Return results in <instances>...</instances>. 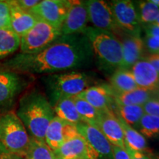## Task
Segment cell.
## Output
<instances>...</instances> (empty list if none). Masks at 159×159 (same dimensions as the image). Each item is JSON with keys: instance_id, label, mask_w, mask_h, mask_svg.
Listing matches in <instances>:
<instances>
[{"instance_id": "1f68e13d", "label": "cell", "mask_w": 159, "mask_h": 159, "mask_svg": "<svg viewBox=\"0 0 159 159\" xmlns=\"http://www.w3.org/2000/svg\"><path fill=\"white\" fill-rule=\"evenodd\" d=\"M143 108L146 114L159 117V96L150 99L143 105Z\"/></svg>"}, {"instance_id": "e575fe53", "label": "cell", "mask_w": 159, "mask_h": 159, "mask_svg": "<svg viewBox=\"0 0 159 159\" xmlns=\"http://www.w3.org/2000/svg\"><path fill=\"white\" fill-rule=\"evenodd\" d=\"M142 59L146 60L148 61L155 69L159 73V53H155V54H149L147 56L143 57Z\"/></svg>"}, {"instance_id": "ab89813d", "label": "cell", "mask_w": 159, "mask_h": 159, "mask_svg": "<svg viewBox=\"0 0 159 159\" xmlns=\"http://www.w3.org/2000/svg\"><path fill=\"white\" fill-rule=\"evenodd\" d=\"M151 25H155V26H157V27H159V16L158 17V19H157L156 21H154L153 23L151 24Z\"/></svg>"}, {"instance_id": "8d00e7d4", "label": "cell", "mask_w": 159, "mask_h": 159, "mask_svg": "<svg viewBox=\"0 0 159 159\" xmlns=\"http://www.w3.org/2000/svg\"><path fill=\"white\" fill-rule=\"evenodd\" d=\"M144 30L147 35L159 37V27L152 25H144Z\"/></svg>"}, {"instance_id": "d590c367", "label": "cell", "mask_w": 159, "mask_h": 159, "mask_svg": "<svg viewBox=\"0 0 159 159\" xmlns=\"http://www.w3.org/2000/svg\"><path fill=\"white\" fill-rule=\"evenodd\" d=\"M127 152L130 156V159H152L150 154L145 153V152H139V151H135L130 149L125 148Z\"/></svg>"}, {"instance_id": "e0dca14e", "label": "cell", "mask_w": 159, "mask_h": 159, "mask_svg": "<svg viewBox=\"0 0 159 159\" xmlns=\"http://www.w3.org/2000/svg\"><path fill=\"white\" fill-rule=\"evenodd\" d=\"M95 128L99 129L111 144L125 148L122 128L114 111L101 113Z\"/></svg>"}, {"instance_id": "4316f807", "label": "cell", "mask_w": 159, "mask_h": 159, "mask_svg": "<svg viewBox=\"0 0 159 159\" xmlns=\"http://www.w3.org/2000/svg\"><path fill=\"white\" fill-rule=\"evenodd\" d=\"M25 159H57L52 150L45 142L39 141L30 137V141Z\"/></svg>"}, {"instance_id": "d6986e66", "label": "cell", "mask_w": 159, "mask_h": 159, "mask_svg": "<svg viewBox=\"0 0 159 159\" xmlns=\"http://www.w3.org/2000/svg\"><path fill=\"white\" fill-rule=\"evenodd\" d=\"M11 16V29L21 38L28 33L36 24L38 19L28 11H25L16 4L14 0L7 1Z\"/></svg>"}, {"instance_id": "8992f818", "label": "cell", "mask_w": 159, "mask_h": 159, "mask_svg": "<svg viewBox=\"0 0 159 159\" xmlns=\"http://www.w3.org/2000/svg\"><path fill=\"white\" fill-rule=\"evenodd\" d=\"M61 35V29L38 19L34 27L21 37L20 53L32 54L42 50Z\"/></svg>"}, {"instance_id": "3957f363", "label": "cell", "mask_w": 159, "mask_h": 159, "mask_svg": "<svg viewBox=\"0 0 159 159\" xmlns=\"http://www.w3.org/2000/svg\"><path fill=\"white\" fill-rule=\"evenodd\" d=\"M83 34L91 43L99 69L114 72L122 67V42L114 33L94 27H87Z\"/></svg>"}, {"instance_id": "9a60e30c", "label": "cell", "mask_w": 159, "mask_h": 159, "mask_svg": "<svg viewBox=\"0 0 159 159\" xmlns=\"http://www.w3.org/2000/svg\"><path fill=\"white\" fill-rule=\"evenodd\" d=\"M99 112L113 111L114 91L110 85H94L85 89L78 95Z\"/></svg>"}, {"instance_id": "44dd1931", "label": "cell", "mask_w": 159, "mask_h": 159, "mask_svg": "<svg viewBox=\"0 0 159 159\" xmlns=\"http://www.w3.org/2000/svg\"><path fill=\"white\" fill-rule=\"evenodd\" d=\"M156 95L157 94L154 91L137 88L133 91L121 94L114 92V102L115 104L118 105L143 106L145 103L150 99L154 98Z\"/></svg>"}, {"instance_id": "4fadbf2b", "label": "cell", "mask_w": 159, "mask_h": 159, "mask_svg": "<svg viewBox=\"0 0 159 159\" xmlns=\"http://www.w3.org/2000/svg\"><path fill=\"white\" fill-rule=\"evenodd\" d=\"M78 134L76 125L65 122L55 116L46 131L45 142L55 152L65 142Z\"/></svg>"}, {"instance_id": "836d02e7", "label": "cell", "mask_w": 159, "mask_h": 159, "mask_svg": "<svg viewBox=\"0 0 159 159\" xmlns=\"http://www.w3.org/2000/svg\"><path fill=\"white\" fill-rule=\"evenodd\" d=\"M112 151L114 159H130L125 148L112 145Z\"/></svg>"}, {"instance_id": "7c38bea8", "label": "cell", "mask_w": 159, "mask_h": 159, "mask_svg": "<svg viewBox=\"0 0 159 159\" xmlns=\"http://www.w3.org/2000/svg\"><path fill=\"white\" fill-rule=\"evenodd\" d=\"M54 153L57 159H99L97 152L80 134L65 142Z\"/></svg>"}, {"instance_id": "74e56055", "label": "cell", "mask_w": 159, "mask_h": 159, "mask_svg": "<svg viewBox=\"0 0 159 159\" xmlns=\"http://www.w3.org/2000/svg\"><path fill=\"white\" fill-rule=\"evenodd\" d=\"M0 159H25V158H24V157L16 156V155L10 154V153H7V152H6V153L3 154L2 156L0 157Z\"/></svg>"}, {"instance_id": "4dcf8cb0", "label": "cell", "mask_w": 159, "mask_h": 159, "mask_svg": "<svg viewBox=\"0 0 159 159\" xmlns=\"http://www.w3.org/2000/svg\"><path fill=\"white\" fill-rule=\"evenodd\" d=\"M144 49H146L150 54L159 53V37L145 35L143 39Z\"/></svg>"}, {"instance_id": "d4e9b609", "label": "cell", "mask_w": 159, "mask_h": 159, "mask_svg": "<svg viewBox=\"0 0 159 159\" xmlns=\"http://www.w3.org/2000/svg\"><path fill=\"white\" fill-rule=\"evenodd\" d=\"M20 43L21 38L11 29H0V61L15 53Z\"/></svg>"}, {"instance_id": "ffe728a7", "label": "cell", "mask_w": 159, "mask_h": 159, "mask_svg": "<svg viewBox=\"0 0 159 159\" xmlns=\"http://www.w3.org/2000/svg\"><path fill=\"white\" fill-rule=\"evenodd\" d=\"M115 115H116L122 128L125 148L150 154V151L148 147L146 138L141 134L136 128H133L132 126L127 124L120 116H119L116 114Z\"/></svg>"}, {"instance_id": "5bb4252c", "label": "cell", "mask_w": 159, "mask_h": 159, "mask_svg": "<svg viewBox=\"0 0 159 159\" xmlns=\"http://www.w3.org/2000/svg\"><path fill=\"white\" fill-rule=\"evenodd\" d=\"M76 127L79 134L97 152L99 159H114L112 144L99 129L84 122L80 123Z\"/></svg>"}, {"instance_id": "2e32d148", "label": "cell", "mask_w": 159, "mask_h": 159, "mask_svg": "<svg viewBox=\"0 0 159 159\" xmlns=\"http://www.w3.org/2000/svg\"><path fill=\"white\" fill-rule=\"evenodd\" d=\"M130 70L138 88L159 92V73L148 61L140 60Z\"/></svg>"}, {"instance_id": "484cf974", "label": "cell", "mask_w": 159, "mask_h": 159, "mask_svg": "<svg viewBox=\"0 0 159 159\" xmlns=\"http://www.w3.org/2000/svg\"><path fill=\"white\" fill-rule=\"evenodd\" d=\"M73 100L82 122L96 127L101 113L78 95L73 97Z\"/></svg>"}, {"instance_id": "7a4b0ae2", "label": "cell", "mask_w": 159, "mask_h": 159, "mask_svg": "<svg viewBox=\"0 0 159 159\" xmlns=\"http://www.w3.org/2000/svg\"><path fill=\"white\" fill-rule=\"evenodd\" d=\"M16 115L31 138L45 142L46 131L55 114L44 94L37 90L25 94L20 99Z\"/></svg>"}, {"instance_id": "ac0fdd59", "label": "cell", "mask_w": 159, "mask_h": 159, "mask_svg": "<svg viewBox=\"0 0 159 159\" xmlns=\"http://www.w3.org/2000/svg\"><path fill=\"white\" fill-rule=\"evenodd\" d=\"M121 42L122 46V65L121 68L130 69L135 63L144 57V41L140 35L125 34Z\"/></svg>"}, {"instance_id": "f35d334b", "label": "cell", "mask_w": 159, "mask_h": 159, "mask_svg": "<svg viewBox=\"0 0 159 159\" xmlns=\"http://www.w3.org/2000/svg\"><path fill=\"white\" fill-rule=\"evenodd\" d=\"M6 152H6V151L5 150V149L3 148V147L2 146L1 144H0V157L2 156L3 154L6 153Z\"/></svg>"}, {"instance_id": "f546056e", "label": "cell", "mask_w": 159, "mask_h": 159, "mask_svg": "<svg viewBox=\"0 0 159 159\" xmlns=\"http://www.w3.org/2000/svg\"><path fill=\"white\" fill-rule=\"evenodd\" d=\"M0 29H11V16L7 1H0Z\"/></svg>"}, {"instance_id": "ba28073f", "label": "cell", "mask_w": 159, "mask_h": 159, "mask_svg": "<svg viewBox=\"0 0 159 159\" xmlns=\"http://www.w3.org/2000/svg\"><path fill=\"white\" fill-rule=\"evenodd\" d=\"M69 5L68 0H43L29 12L37 19L61 29Z\"/></svg>"}, {"instance_id": "5b68a950", "label": "cell", "mask_w": 159, "mask_h": 159, "mask_svg": "<svg viewBox=\"0 0 159 159\" xmlns=\"http://www.w3.org/2000/svg\"><path fill=\"white\" fill-rule=\"evenodd\" d=\"M46 85L53 105L62 97H73L89 88V77L85 73L70 71L50 75L46 77Z\"/></svg>"}, {"instance_id": "cb8c5ba5", "label": "cell", "mask_w": 159, "mask_h": 159, "mask_svg": "<svg viewBox=\"0 0 159 159\" xmlns=\"http://www.w3.org/2000/svg\"><path fill=\"white\" fill-rule=\"evenodd\" d=\"M113 111L120 116L127 124L133 128H137L141 119L145 114L143 106L141 105H123L115 104L114 102Z\"/></svg>"}, {"instance_id": "b9f144b4", "label": "cell", "mask_w": 159, "mask_h": 159, "mask_svg": "<svg viewBox=\"0 0 159 159\" xmlns=\"http://www.w3.org/2000/svg\"><path fill=\"white\" fill-rule=\"evenodd\" d=\"M158 93H159V92H158ZM158 96H159V95H158Z\"/></svg>"}, {"instance_id": "83f0119b", "label": "cell", "mask_w": 159, "mask_h": 159, "mask_svg": "<svg viewBox=\"0 0 159 159\" xmlns=\"http://www.w3.org/2000/svg\"><path fill=\"white\" fill-rule=\"evenodd\" d=\"M135 6L141 25H151L159 16V7L150 1H139Z\"/></svg>"}, {"instance_id": "9c48e42d", "label": "cell", "mask_w": 159, "mask_h": 159, "mask_svg": "<svg viewBox=\"0 0 159 159\" xmlns=\"http://www.w3.org/2000/svg\"><path fill=\"white\" fill-rule=\"evenodd\" d=\"M26 86L21 74L0 66V109L12 106Z\"/></svg>"}, {"instance_id": "277c9868", "label": "cell", "mask_w": 159, "mask_h": 159, "mask_svg": "<svg viewBox=\"0 0 159 159\" xmlns=\"http://www.w3.org/2000/svg\"><path fill=\"white\" fill-rule=\"evenodd\" d=\"M30 141V136L15 112L0 115V144L7 153L24 157Z\"/></svg>"}, {"instance_id": "8fae6325", "label": "cell", "mask_w": 159, "mask_h": 159, "mask_svg": "<svg viewBox=\"0 0 159 159\" xmlns=\"http://www.w3.org/2000/svg\"><path fill=\"white\" fill-rule=\"evenodd\" d=\"M89 22V14L85 1H70L66 16L61 27V34L63 35L82 34Z\"/></svg>"}, {"instance_id": "d6a6232c", "label": "cell", "mask_w": 159, "mask_h": 159, "mask_svg": "<svg viewBox=\"0 0 159 159\" xmlns=\"http://www.w3.org/2000/svg\"><path fill=\"white\" fill-rule=\"evenodd\" d=\"M20 8L25 11H30L40 2L39 0H14Z\"/></svg>"}, {"instance_id": "7402d4cb", "label": "cell", "mask_w": 159, "mask_h": 159, "mask_svg": "<svg viewBox=\"0 0 159 159\" xmlns=\"http://www.w3.org/2000/svg\"><path fill=\"white\" fill-rule=\"evenodd\" d=\"M52 107L55 116L65 122L74 125L82 122L77 111L73 97H62L59 99Z\"/></svg>"}, {"instance_id": "6da1fadb", "label": "cell", "mask_w": 159, "mask_h": 159, "mask_svg": "<svg viewBox=\"0 0 159 159\" xmlns=\"http://www.w3.org/2000/svg\"><path fill=\"white\" fill-rule=\"evenodd\" d=\"M93 57L91 43L83 33L62 35L42 50L32 54L18 53L0 66L19 74H51L88 66Z\"/></svg>"}, {"instance_id": "30bf717a", "label": "cell", "mask_w": 159, "mask_h": 159, "mask_svg": "<svg viewBox=\"0 0 159 159\" xmlns=\"http://www.w3.org/2000/svg\"><path fill=\"white\" fill-rule=\"evenodd\" d=\"M85 4L89 21L94 27L111 33L121 31L116 25L109 3L102 0H88L85 1Z\"/></svg>"}, {"instance_id": "52a82bcc", "label": "cell", "mask_w": 159, "mask_h": 159, "mask_svg": "<svg viewBox=\"0 0 159 159\" xmlns=\"http://www.w3.org/2000/svg\"><path fill=\"white\" fill-rule=\"evenodd\" d=\"M117 26L125 34L140 35L141 23L136 6L130 0H114L109 2Z\"/></svg>"}, {"instance_id": "603a6c76", "label": "cell", "mask_w": 159, "mask_h": 159, "mask_svg": "<svg viewBox=\"0 0 159 159\" xmlns=\"http://www.w3.org/2000/svg\"><path fill=\"white\" fill-rule=\"evenodd\" d=\"M110 83L114 92L118 94L128 92L138 88L130 69H116L111 75Z\"/></svg>"}, {"instance_id": "f1b7e54d", "label": "cell", "mask_w": 159, "mask_h": 159, "mask_svg": "<svg viewBox=\"0 0 159 159\" xmlns=\"http://www.w3.org/2000/svg\"><path fill=\"white\" fill-rule=\"evenodd\" d=\"M136 128L145 138L159 139V117L145 114Z\"/></svg>"}, {"instance_id": "60d3db41", "label": "cell", "mask_w": 159, "mask_h": 159, "mask_svg": "<svg viewBox=\"0 0 159 159\" xmlns=\"http://www.w3.org/2000/svg\"><path fill=\"white\" fill-rule=\"evenodd\" d=\"M151 2L153 3L154 5H156V6H158L159 7V0H151Z\"/></svg>"}]
</instances>
